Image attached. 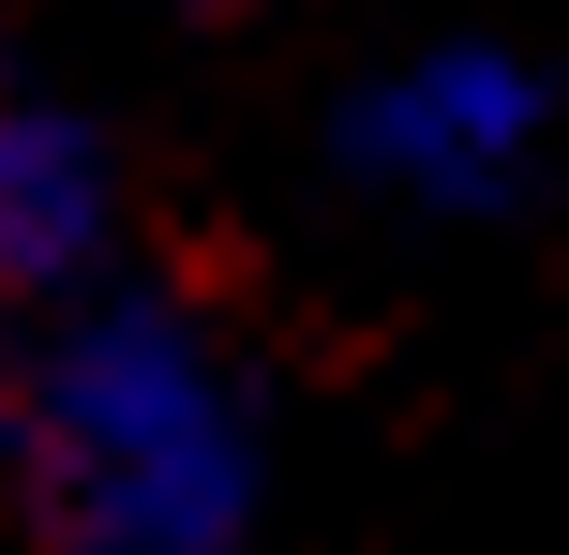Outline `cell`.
<instances>
[{
	"mask_svg": "<svg viewBox=\"0 0 569 555\" xmlns=\"http://www.w3.org/2000/svg\"><path fill=\"white\" fill-rule=\"evenodd\" d=\"M330 180L375 226H420V240L510 226L555 180V76L495 30H420L330 90Z\"/></svg>",
	"mask_w": 569,
	"mask_h": 555,
	"instance_id": "7a4b0ae2",
	"label": "cell"
},
{
	"mask_svg": "<svg viewBox=\"0 0 569 555\" xmlns=\"http://www.w3.org/2000/svg\"><path fill=\"white\" fill-rule=\"evenodd\" d=\"M136 16H226V0H136Z\"/></svg>",
	"mask_w": 569,
	"mask_h": 555,
	"instance_id": "277c9868",
	"label": "cell"
},
{
	"mask_svg": "<svg viewBox=\"0 0 569 555\" xmlns=\"http://www.w3.org/2000/svg\"><path fill=\"white\" fill-rule=\"evenodd\" d=\"M284 390L226 300L166 270L16 316L0 360V555H270Z\"/></svg>",
	"mask_w": 569,
	"mask_h": 555,
	"instance_id": "6da1fadb",
	"label": "cell"
},
{
	"mask_svg": "<svg viewBox=\"0 0 569 555\" xmlns=\"http://www.w3.org/2000/svg\"><path fill=\"white\" fill-rule=\"evenodd\" d=\"M0 360H16V300H0Z\"/></svg>",
	"mask_w": 569,
	"mask_h": 555,
	"instance_id": "5b68a950",
	"label": "cell"
},
{
	"mask_svg": "<svg viewBox=\"0 0 569 555\" xmlns=\"http://www.w3.org/2000/svg\"><path fill=\"white\" fill-rule=\"evenodd\" d=\"M136 270V166H120V120L76 76L0 46V300L46 316V300Z\"/></svg>",
	"mask_w": 569,
	"mask_h": 555,
	"instance_id": "3957f363",
	"label": "cell"
}]
</instances>
